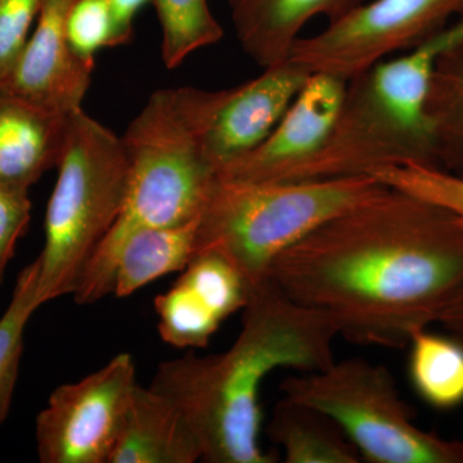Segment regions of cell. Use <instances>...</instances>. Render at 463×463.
Masks as SVG:
<instances>
[{"label": "cell", "mask_w": 463, "mask_h": 463, "mask_svg": "<svg viewBox=\"0 0 463 463\" xmlns=\"http://www.w3.org/2000/svg\"><path fill=\"white\" fill-rule=\"evenodd\" d=\"M268 279L331 319L339 336L398 349L461 291L463 225L443 207L386 188L282 252Z\"/></svg>", "instance_id": "6da1fadb"}, {"label": "cell", "mask_w": 463, "mask_h": 463, "mask_svg": "<svg viewBox=\"0 0 463 463\" xmlns=\"http://www.w3.org/2000/svg\"><path fill=\"white\" fill-rule=\"evenodd\" d=\"M337 328L269 279L252 288L237 339L223 353H188L158 365L149 388L173 402L209 463H274L260 444V389L279 368L325 370L335 362Z\"/></svg>", "instance_id": "7a4b0ae2"}, {"label": "cell", "mask_w": 463, "mask_h": 463, "mask_svg": "<svg viewBox=\"0 0 463 463\" xmlns=\"http://www.w3.org/2000/svg\"><path fill=\"white\" fill-rule=\"evenodd\" d=\"M222 90L170 88L155 91L123 139L129 185L123 209L90 258V268L109 276L127 237L143 228L169 227L199 216L216 173L205 141Z\"/></svg>", "instance_id": "3957f363"}, {"label": "cell", "mask_w": 463, "mask_h": 463, "mask_svg": "<svg viewBox=\"0 0 463 463\" xmlns=\"http://www.w3.org/2000/svg\"><path fill=\"white\" fill-rule=\"evenodd\" d=\"M462 35L463 17L350 78L327 142L295 182L371 175L407 164L438 167L426 112L429 84L441 52Z\"/></svg>", "instance_id": "277c9868"}, {"label": "cell", "mask_w": 463, "mask_h": 463, "mask_svg": "<svg viewBox=\"0 0 463 463\" xmlns=\"http://www.w3.org/2000/svg\"><path fill=\"white\" fill-rule=\"evenodd\" d=\"M386 188L371 175L300 182L215 175L199 214L196 254L218 252L255 288L282 252Z\"/></svg>", "instance_id": "5b68a950"}, {"label": "cell", "mask_w": 463, "mask_h": 463, "mask_svg": "<svg viewBox=\"0 0 463 463\" xmlns=\"http://www.w3.org/2000/svg\"><path fill=\"white\" fill-rule=\"evenodd\" d=\"M44 222L39 264V306L74 294L88 261L123 209L129 158L121 137L83 109L70 115Z\"/></svg>", "instance_id": "8992f818"}, {"label": "cell", "mask_w": 463, "mask_h": 463, "mask_svg": "<svg viewBox=\"0 0 463 463\" xmlns=\"http://www.w3.org/2000/svg\"><path fill=\"white\" fill-rule=\"evenodd\" d=\"M285 397L331 416L354 444L362 461L463 463V440L422 430L383 365L361 358L301 373L281 383Z\"/></svg>", "instance_id": "52a82bcc"}, {"label": "cell", "mask_w": 463, "mask_h": 463, "mask_svg": "<svg viewBox=\"0 0 463 463\" xmlns=\"http://www.w3.org/2000/svg\"><path fill=\"white\" fill-rule=\"evenodd\" d=\"M463 17V0H373L300 36L288 57L309 72L350 78L390 54L412 50Z\"/></svg>", "instance_id": "ba28073f"}, {"label": "cell", "mask_w": 463, "mask_h": 463, "mask_svg": "<svg viewBox=\"0 0 463 463\" xmlns=\"http://www.w3.org/2000/svg\"><path fill=\"white\" fill-rule=\"evenodd\" d=\"M133 356L121 353L74 383L58 386L36 416L42 463H109L134 390Z\"/></svg>", "instance_id": "9c48e42d"}, {"label": "cell", "mask_w": 463, "mask_h": 463, "mask_svg": "<svg viewBox=\"0 0 463 463\" xmlns=\"http://www.w3.org/2000/svg\"><path fill=\"white\" fill-rule=\"evenodd\" d=\"M346 85L340 76L312 72L268 138L216 175L252 182L297 181L327 142Z\"/></svg>", "instance_id": "30bf717a"}, {"label": "cell", "mask_w": 463, "mask_h": 463, "mask_svg": "<svg viewBox=\"0 0 463 463\" xmlns=\"http://www.w3.org/2000/svg\"><path fill=\"white\" fill-rule=\"evenodd\" d=\"M251 289L221 254L199 252L172 288L155 298L161 339L176 349L205 347L225 319L242 312Z\"/></svg>", "instance_id": "8fae6325"}, {"label": "cell", "mask_w": 463, "mask_h": 463, "mask_svg": "<svg viewBox=\"0 0 463 463\" xmlns=\"http://www.w3.org/2000/svg\"><path fill=\"white\" fill-rule=\"evenodd\" d=\"M263 70L248 83L222 90L205 141L207 161L215 173L268 138L312 74L288 60Z\"/></svg>", "instance_id": "7c38bea8"}, {"label": "cell", "mask_w": 463, "mask_h": 463, "mask_svg": "<svg viewBox=\"0 0 463 463\" xmlns=\"http://www.w3.org/2000/svg\"><path fill=\"white\" fill-rule=\"evenodd\" d=\"M79 0H44L35 29L0 90L72 114L83 109L94 67L70 47L67 26Z\"/></svg>", "instance_id": "4fadbf2b"}, {"label": "cell", "mask_w": 463, "mask_h": 463, "mask_svg": "<svg viewBox=\"0 0 463 463\" xmlns=\"http://www.w3.org/2000/svg\"><path fill=\"white\" fill-rule=\"evenodd\" d=\"M70 115L0 90V185L30 191L57 167Z\"/></svg>", "instance_id": "5bb4252c"}, {"label": "cell", "mask_w": 463, "mask_h": 463, "mask_svg": "<svg viewBox=\"0 0 463 463\" xmlns=\"http://www.w3.org/2000/svg\"><path fill=\"white\" fill-rule=\"evenodd\" d=\"M364 0H228L234 33L261 69L288 60L304 27L316 17L339 20Z\"/></svg>", "instance_id": "9a60e30c"}, {"label": "cell", "mask_w": 463, "mask_h": 463, "mask_svg": "<svg viewBox=\"0 0 463 463\" xmlns=\"http://www.w3.org/2000/svg\"><path fill=\"white\" fill-rule=\"evenodd\" d=\"M201 448L184 414L165 395L137 385L109 463H194Z\"/></svg>", "instance_id": "2e32d148"}, {"label": "cell", "mask_w": 463, "mask_h": 463, "mask_svg": "<svg viewBox=\"0 0 463 463\" xmlns=\"http://www.w3.org/2000/svg\"><path fill=\"white\" fill-rule=\"evenodd\" d=\"M268 435L288 463L362 462L354 444L331 416L285 395L274 405Z\"/></svg>", "instance_id": "e0dca14e"}, {"label": "cell", "mask_w": 463, "mask_h": 463, "mask_svg": "<svg viewBox=\"0 0 463 463\" xmlns=\"http://www.w3.org/2000/svg\"><path fill=\"white\" fill-rule=\"evenodd\" d=\"M197 223L199 216L187 223L143 228L127 237L116 259L112 294L130 297L160 277L182 272L196 255Z\"/></svg>", "instance_id": "ac0fdd59"}, {"label": "cell", "mask_w": 463, "mask_h": 463, "mask_svg": "<svg viewBox=\"0 0 463 463\" xmlns=\"http://www.w3.org/2000/svg\"><path fill=\"white\" fill-rule=\"evenodd\" d=\"M426 112L438 167L463 174V35L441 52L432 70Z\"/></svg>", "instance_id": "d6986e66"}, {"label": "cell", "mask_w": 463, "mask_h": 463, "mask_svg": "<svg viewBox=\"0 0 463 463\" xmlns=\"http://www.w3.org/2000/svg\"><path fill=\"white\" fill-rule=\"evenodd\" d=\"M408 373L414 392L435 410L463 404V343L428 328L414 332L410 343Z\"/></svg>", "instance_id": "ffe728a7"}, {"label": "cell", "mask_w": 463, "mask_h": 463, "mask_svg": "<svg viewBox=\"0 0 463 463\" xmlns=\"http://www.w3.org/2000/svg\"><path fill=\"white\" fill-rule=\"evenodd\" d=\"M39 264L26 265L16 279L7 309L0 317V426L8 419L20 376L27 323L41 307L38 292Z\"/></svg>", "instance_id": "44dd1931"}, {"label": "cell", "mask_w": 463, "mask_h": 463, "mask_svg": "<svg viewBox=\"0 0 463 463\" xmlns=\"http://www.w3.org/2000/svg\"><path fill=\"white\" fill-rule=\"evenodd\" d=\"M160 21L161 58L166 69L181 66L194 52L222 41L224 33L207 0H151Z\"/></svg>", "instance_id": "7402d4cb"}, {"label": "cell", "mask_w": 463, "mask_h": 463, "mask_svg": "<svg viewBox=\"0 0 463 463\" xmlns=\"http://www.w3.org/2000/svg\"><path fill=\"white\" fill-rule=\"evenodd\" d=\"M371 176L392 190L404 192L443 207L463 225V174L447 172L440 167L407 164L383 167Z\"/></svg>", "instance_id": "603a6c76"}, {"label": "cell", "mask_w": 463, "mask_h": 463, "mask_svg": "<svg viewBox=\"0 0 463 463\" xmlns=\"http://www.w3.org/2000/svg\"><path fill=\"white\" fill-rule=\"evenodd\" d=\"M70 47L88 65L103 48L123 45L109 0H79L67 26Z\"/></svg>", "instance_id": "cb8c5ba5"}, {"label": "cell", "mask_w": 463, "mask_h": 463, "mask_svg": "<svg viewBox=\"0 0 463 463\" xmlns=\"http://www.w3.org/2000/svg\"><path fill=\"white\" fill-rule=\"evenodd\" d=\"M44 0H0V85L25 47Z\"/></svg>", "instance_id": "d4e9b609"}, {"label": "cell", "mask_w": 463, "mask_h": 463, "mask_svg": "<svg viewBox=\"0 0 463 463\" xmlns=\"http://www.w3.org/2000/svg\"><path fill=\"white\" fill-rule=\"evenodd\" d=\"M32 207L29 190L0 185V286L5 282L18 240L30 223Z\"/></svg>", "instance_id": "484cf974"}, {"label": "cell", "mask_w": 463, "mask_h": 463, "mask_svg": "<svg viewBox=\"0 0 463 463\" xmlns=\"http://www.w3.org/2000/svg\"><path fill=\"white\" fill-rule=\"evenodd\" d=\"M149 2L151 0H109L123 45L132 41L134 20L138 12Z\"/></svg>", "instance_id": "4316f807"}, {"label": "cell", "mask_w": 463, "mask_h": 463, "mask_svg": "<svg viewBox=\"0 0 463 463\" xmlns=\"http://www.w3.org/2000/svg\"><path fill=\"white\" fill-rule=\"evenodd\" d=\"M437 323L463 343V288L441 310Z\"/></svg>", "instance_id": "83f0119b"}]
</instances>
